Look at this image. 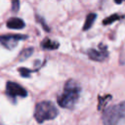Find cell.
I'll list each match as a JSON object with an SVG mask.
<instances>
[{"mask_svg": "<svg viewBox=\"0 0 125 125\" xmlns=\"http://www.w3.org/2000/svg\"><path fill=\"white\" fill-rule=\"evenodd\" d=\"M60 46L59 42L57 41H53L51 40L50 38L46 37L43 39V41L41 42V47L44 49V50H55V49H58Z\"/></svg>", "mask_w": 125, "mask_h": 125, "instance_id": "8", "label": "cell"}, {"mask_svg": "<svg viewBox=\"0 0 125 125\" xmlns=\"http://www.w3.org/2000/svg\"><path fill=\"white\" fill-rule=\"evenodd\" d=\"M96 18H97V15H96L95 13H90V14L86 17L85 23H84V25H83V30H84V31H86V30H88V29H90V28L92 27V25H93V23H94Z\"/></svg>", "mask_w": 125, "mask_h": 125, "instance_id": "9", "label": "cell"}, {"mask_svg": "<svg viewBox=\"0 0 125 125\" xmlns=\"http://www.w3.org/2000/svg\"><path fill=\"white\" fill-rule=\"evenodd\" d=\"M121 18H122V16H119L118 14H114V15H111V16L107 17L106 19H104V20L103 21V23H104V25H107V24H110V23L114 22L115 21L120 20Z\"/></svg>", "mask_w": 125, "mask_h": 125, "instance_id": "11", "label": "cell"}, {"mask_svg": "<svg viewBox=\"0 0 125 125\" xmlns=\"http://www.w3.org/2000/svg\"><path fill=\"white\" fill-rule=\"evenodd\" d=\"M6 94L13 101H15L18 97H21V98L26 97L27 96V91L23 87H21L20 84H18L16 82L9 81L6 84Z\"/></svg>", "mask_w": 125, "mask_h": 125, "instance_id": "5", "label": "cell"}, {"mask_svg": "<svg viewBox=\"0 0 125 125\" xmlns=\"http://www.w3.org/2000/svg\"><path fill=\"white\" fill-rule=\"evenodd\" d=\"M102 120L104 125L125 124V101L104 109Z\"/></svg>", "mask_w": 125, "mask_h": 125, "instance_id": "2", "label": "cell"}, {"mask_svg": "<svg viewBox=\"0 0 125 125\" xmlns=\"http://www.w3.org/2000/svg\"><path fill=\"white\" fill-rule=\"evenodd\" d=\"M26 35L22 34H6L0 36V45L8 50H13L21 40L26 39Z\"/></svg>", "mask_w": 125, "mask_h": 125, "instance_id": "4", "label": "cell"}, {"mask_svg": "<svg viewBox=\"0 0 125 125\" xmlns=\"http://www.w3.org/2000/svg\"><path fill=\"white\" fill-rule=\"evenodd\" d=\"M33 53V48H26V49H23L20 55H19V61H24L26 60L27 58H29L31 56V54Z\"/></svg>", "mask_w": 125, "mask_h": 125, "instance_id": "10", "label": "cell"}, {"mask_svg": "<svg viewBox=\"0 0 125 125\" xmlns=\"http://www.w3.org/2000/svg\"><path fill=\"white\" fill-rule=\"evenodd\" d=\"M19 6H20V2L19 1H13L12 2V11L14 13L18 12L19 11Z\"/></svg>", "mask_w": 125, "mask_h": 125, "instance_id": "14", "label": "cell"}, {"mask_svg": "<svg viewBox=\"0 0 125 125\" xmlns=\"http://www.w3.org/2000/svg\"><path fill=\"white\" fill-rule=\"evenodd\" d=\"M36 20H37V21H38L41 23V25L43 26V28H44V29H45L47 32H48V31H50V28L47 26V24L45 23V21H44V20H43V19H42L40 16H38V15H37V16H36Z\"/></svg>", "mask_w": 125, "mask_h": 125, "instance_id": "13", "label": "cell"}, {"mask_svg": "<svg viewBox=\"0 0 125 125\" xmlns=\"http://www.w3.org/2000/svg\"><path fill=\"white\" fill-rule=\"evenodd\" d=\"M6 25L8 28H11V29H21L24 27L25 23L21 19L14 17V18H10L7 21Z\"/></svg>", "mask_w": 125, "mask_h": 125, "instance_id": "7", "label": "cell"}, {"mask_svg": "<svg viewBox=\"0 0 125 125\" xmlns=\"http://www.w3.org/2000/svg\"><path fill=\"white\" fill-rule=\"evenodd\" d=\"M81 93L80 85L74 79H68L63 87L62 92L58 96L57 102L60 106L71 109L76 104Z\"/></svg>", "mask_w": 125, "mask_h": 125, "instance_id": "1", "label": "cell"}, {"mask_svg": "<svg viewBox=\"0 0 125 125\" xmlns=\"http://www.w3.org/2000/svg\"><path fill=\"white\" fill-rule=\"evenodd\" d=\"M18 70H19V72L21 73V75L22 77H26V78H28V77L30 76V73H31L32 71H35V70H30V69L25 68V67H19Z\"/></svg>", "mask_w": 125, "mask_h": 125, "instance_id": "12", "label": "cell"}, {"mask_svg": "<svg viewBox=\"0 0 125 125\" xmlns=\"http://www.w3.org/2000/svg\"><path fill=\"white\" fill-rule=\"evenodd\" d=\"M87 55L89 59L95 62H104L108 57L107 47L104 44H100L98 49H89L87 51Z\"/></svg>", "mask_w": 125, "mask_h": 125, "instance_id": "6", "label": "cell"}, {"mask_svg": "<svg viewBox=\"0 0 125 125\" xmlns=\"http://www.w3.org/2000/svg\"><path fill=\"white\" fill-rule=\"evenodd\" d=\"M59 111L55 104L49 101H43L35 105L34 118L38 123H43L46 120H52L57 117Z\"/></svg>", "mask_w": 125, "mask_h": 125, "instance_id": "3", "label": "cell"}]
</instances>
